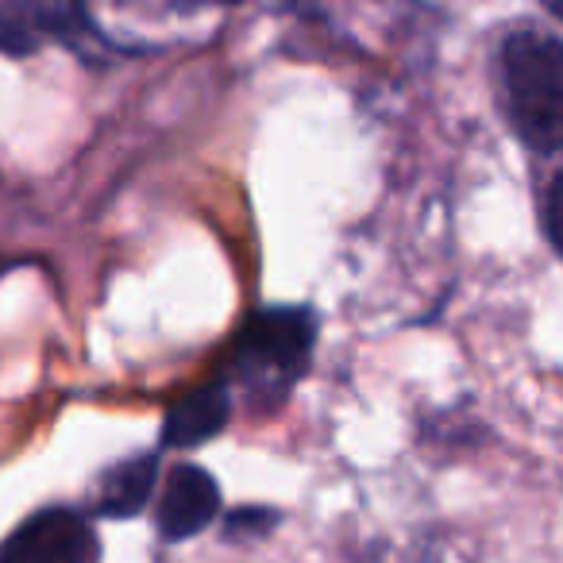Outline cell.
Listing matches in <instances>:
<instances>
[{
  "instance_id": "obj_4",
  "label": "cell",
  "mask_w": 563,
  "mask_h": 563,
  "mask_svg": "<svg viewBox=\"0 0 563 563\" xmlns=\"http://www.w3.org/2000/svg\"><path fill=\"white\" fill-rule=\"evenodd\" d=\"M78 35H97L81 0H0V51L12 58L32 55L35 47Z\"/></svg>"
},
{
  "instance_id": "obj_9",
  "label": "cell",
  "mask_w": 563,
  "mask_h": 563,
  "mask_svg": "<svg viewBox=\"0 0 563 563\" xmlns=\"http://www.w3.org/2000/svg\"><path fill=\"white\" fill-rule=\"evenodd\" d=\"M274 525H278V509H263V506H243L224 517L228 537H266Z\"/></svg>"
},
{
  "instance_id": "obj_5",
  "label": "cell",
  "mask_w": 563,
  "mask_h": 563,
  "mask_svg": "<svg viewBox=\"0 0 563 563\" xmlns=\"http://www.w3.org/2000/svg\"><path fill=\"white\" fill-rule=\"evenodd\" d=\"M220 517V486L197 463H178L166 475L163 498H158L155 529L166 544H181L205 532Z\"/></svg>"
},
{
  "instance_id": "obj_1",
  "label": "cell",
  "mask_w": 563,
  "mask_h": 563,
  "mask_svg": "<svg viewBox=\"0 0 563 563\" xmlns=\"http://www.w3.org/2000/svg\"><path fill=\"white\" fill-rule=\"evenodd\" d=\"M317 352V313L309 306H266L255 309L228 344L220 375L228 386H240L243 398L271 413L290 398L306 378Z\"/></svg>"
},
{
  "instance_id": "obj_10",
  "label": "cell",
  "mask_w": 563,
  "mask_h": 563,
  "mask_svg": "<svg viewBox=\"0 0 563 563\" xmlns=\"http://www.w3.org/2000/svg\"><path fill=\"white\" fill-rule=\"evenodd\" d=\"M540 4H544V9L552 12V16H560V0H540Z\"/></svg>"
},
{
  "instance_id": "obj_2",
  "label": "cell",
  "mask_w": 563,
  "mask_h": 563,
  "mask_svg": "<svg viewBox=\"0 0 563 563\" xmlns=\"http://www.w3.org/2000/svg\"><path fill=\"white\" fill-rule=\"evenodd\" d=\"M498 104L514 135L537 158L563 140V43L540 27H514L498 47Z\"/></svg>"
},
{
  "instance_id": "obj_8",
  "label": "cell",
  "mask_w": 563,
  "mask_h": 563,
  "mask_svg": "<svg viewBox=\"0 0 563 563\" xmlns=\"http://www.w3.org/2000/svg\"><path fill=\"white\" fill-rule=\"evenodd\" d=\"M563 178L560 174H552L548 178V186H544V194H540V228H544V240H548V247L560 255V243H563V235H560V217H563Z\"/></svg>"
},
{
  "instance_id": "obj_6",
  "label": "cell",
  "mask_w": 563,
  "mask_h": 563,
  "mask_svg": "<svg viewBox=\"0 0 563 563\" xmlns=\"http://www.w3.org/2000/svg\"><path fill=\"white\" fill-rule=\"evenodd\" d=\"M232 386L224 378H212L194 390H186L181 398L170 401L163 417V432H158V444L163 448H201L212 437L228 429L232 421Z\"/></svg>"
},
{
  "instance_id": "obj_7",
  "label": "cell",
  "mask_w": 563,
  "mask_h": 563,
  "mask_svg": "<svg viewBox=\"0 0 563 563\" xmlns=\"http://www.w3.org/2000/svg\"><path fill=\"white\" fill-rule=\"evenodd\" d=\"M158 486V455H128V460L112 463L101 478H97L93 494V514L109 517V521H128V517L143 514Z\"/></svg>"
},
{
  "instance_id": "obj_3",
  "label": "cell",
  "mask_w": 563,
  "mask_h": 563,
  "mask_svg": "<svg viewBox=\"0 0 563 563\" xmlns=\"http://www.w3.org/2000/svg\"><path fill=\"white\" fill-rule=\"evenodd\" d=\"M93 525L70 506H51L0 540V563H97Z\"/></svg>"
}]
</instances>
